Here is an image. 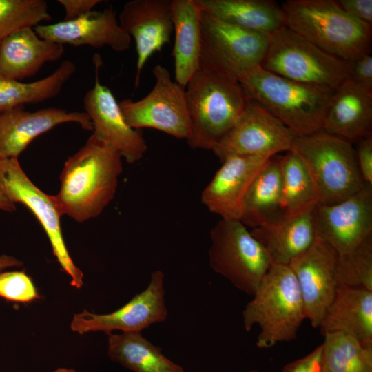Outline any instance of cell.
Returning <instances> with one entry per match:
<instances>
[{"instance_id": "cell-1", "label": "cell", "mask_w": 372, "mask_h": 372, "mask_svg": "<svg viewBox=\"0 0 372 372\" xmlns=\"http://www.w3.org/2000/svg\"><path fill=\"white\" fill-rule=\"evenodd\" d=\"M122 159L115 149L92 134L65 162L59 192L52 196L60 214L79 223L99 216L115 196Z\"/></svg>"}, {"instance_id": "cell-2", "label": "cell", "mask_w": 372, "mask_h": 372, "mask_svg": "<svg viewBox=\"0 0 372 372\" xmlns=\"http://www.w3.org/2000/svg\"><path fill=\"white\" fill-rule=\"evenodd\" d=\"M238 80L249 99L262 105L296 136L322 130L335 91L283 78L260 65L241 73Z\"/></svg>"}, {"instance_id": "cell-3", "label": "cell", "mask_w": 372, "mask_h": 372, "mask_svg": "<svg viewBox=\"0 0 372 372\" xmlns=\"http://www.w3.org/2000/svg\"><path fill=\"white\" fill-rule=\"evenodd\" d=\"M193 149L211 150L237 122L248 102L238 80L199 69L185 87Z\"/></svg>"}, {"instance_id": "cell-4", "label": "cell", "mask_w": 372, "mask_h": 372, "mask_svg": "<svg viewBox=\"0 0 372 372\" xmlns=\"http://www.w3.org/2000/svg\"><path fill=\"white\" fill-rule=\"evenodd\" d=\"M285 26L327 53L345 61L371 52V26L334 0H287Z\"/></svg>"}, {"instance_id": "cell-5", "label": "cell", "mask_w": 372, "mask_h": 372, "mask_svg": "<svg viewBox=\"0 0 372 372\" xmlns=\"http://www.w3.org/2000/svg\"><path fill=\"white\" fill-rule=\"evenodd\" d=\"M252 296L242 311L243 325L247 331L259 326L258 348L296 338L306 316L296 279L288 265L272 264Z\"/></svg>"}, {"instance_id": "cell-6", "label": "cell", "mask_w": 372, "mask_h": 372, "mask_svg": "<svg viewBox=\"0 0 372 372\" xmlns=\"http://www.w3.org/2000/svg\"><path fill=\"white\" fill-rule=\"evenodd\" d=\"M291 150L308 167L316 184L319 203L341 202L366 185L360 174L353 143L323 130L296 136Z\"/></svg>"}, {"instance_id": "cell-7", "label": "cell", "mask_w": 372, "mask_h": 372, "mask_svg": "<svg viewBox=\"0 0 372 372\" xmlns=\"http://www.w3.org/2000/svg\"><path fill=\"white\" fill-rule=\"evenodd\" d=\"M260 65L293 81L333 89L348 78L347 61L327 53L286 26L269 35Z\"/></svg>"}, {"instance_id": "cell-8", "label": "cell", "mask_w": 372, "mask_h": 372, "mask_svg": "<svg viewBox=\"0 0 372 372\" xmlns=\"http://www.w3.org/2000/svg\"><path fill=\"white\" fill-rule=\"evenodd\" d=\"M211 269L235 287L252 296L272 265L263 246L240 220H220L210 232Z\"/></svg>"}, {"instance_id": "cell-9", "label": "cell", "mask_w": 372, "mask_h": 372, "mask_svg": "<svg viewBox=\"0 0 372 372\" xmlns=\"http://www.w3.org/2000/svg\"><path fill=\"white\" fill-rule=\"evenodd\" d=\"M200 68L235 77L260 64L269 35L251 32L202 10Z\"/></svg>"}, {"instance_id": "cell-10", "label": "cell", "mask_w": 372, "mask_h": 372, "mask_svg": "<svg viewBox=\"0 0 372 372\" xmlns=\"http://www.w3.org/2000/svg\"><path fill=\"white\" fill-rule=\"evenodd\" d=\"M0 191L12 203L26 206L44 229L61 269L76 289L83 285V273L67 249L61 227L60 214L52 196L39 189L28 177L18 158H0Z\"/></svg>"}, {"instance_id": "cell-11", "label": "cell", "mask_w": 372, "mask_h": 372, "mask_svg": "<svg viewBox=\"0 0 372 372\" xmlns=\"http://www.w3.org/2000/svg\"><path fill=\"white\" fill-rule=\"evenodd\" d=\"M155 84L143 99L118 103L127 124L134 129L152 128L179 139H187L190 121L185 88L173 81L161 65L152 69Z\"/></svg>"}, {"instance_id": "cell-12", "label": "cell", "mask_w": 372, "mask_h": 372, "mask_svg": "<svg viewBox=\"0 0 372 372\" xmlns=\"http://www.w3.org/2000/svg\"><path fill=\"white\" fill-rule=\"evenodd\" d=\"M296 137L266 107L249 99L237 122L211 151L221 161L235 155L271 158L291 150Z\"/></svg>"}, {"instance_id": "cell-13", "label": "cell", "mask_w": 372, "mask_h": 372, "mask_svg": "<svg viewBox=\"0 0 372 372\" xmlns=\"http://www.w3.org/2000/svg\"><path fill=\"white\" fill-rule=\"evenodd\" d=\"M164 280L162 271H154L145 289L112 313L97 314L83 309L74 314L71 330L81 335L93 331L108 335L115 330L141 332L154 324L164 322L168 314Z\"/></svg>"}, {"instance_id": "cell-14", "label": "cell", "mask_w": 372, "mask_h": 372, "mask_svg": "<svg viewBox=\"0 0 372 372\" xmlns=\"http://www.w3.org/2000/svg\"><path fill=\"white\" fill-rule=\"evenodd\" d=\"M339 255L317 237L312 245L289 264L296 279L306 319L319 328L335 296L338 281Z\"/></svg>"}, {"instance_id": "cell-15", "label": "cell", "mask_w": 372, "mask_h": 372, "mask_svg": "<svg viewBox=\"0 0 372 372\" xmlns=\"http://www.w3.org/2000/svg\"><path fill=\"white\" fill-rule=\"evenodd\" d=\"M317 237L339 256L354 251L372 238V188L365 186L349 198L315 207Z\"/></svg>"}, {"instance_id": "cell-16", "label": "cell", "mask_w": 372, "mask_h": 372, "mask_svg": "<svg viewBox=\"0 0 372 372\" xmlns=\"http://www.w3.org/2000/svg\"><path fill=\"white\" fill-rule=\"evenodd\" d=\"M98 63L94 85L83 99L85 112L92 124V134L115 149L128 163H136L147 151L146 141L141 130L127 124L112 91L99 82Z\"/></svg>"}, {"instance_id": "cell-17", "label": "cell", "mask_w": 372, "mask_h": 372, "mask_svg": "<svg viewBox=\"0 0 372 372\" xmlns=\"http://www.w3.org/2000/svg\"><path fill=\"white\" fill-rule=\"evenodd\" d=\"M172 0H132L118 16L121 28L134 39L137 54L135 86L150 58L170 41L174 31Z\"/></svg>"}, {"instance_id": "cell-18", "label": "cell", "mask_w": 372, "mask_h": 372, "mask_svg": "<svg viewBox=\"0 0 372 372\" xmlns=\"http://www.w3.org/2000/svg\"><path fill=\"white\" fill-rule=\"evenodd\" d=\"M270 158L229 156L222 161L201 194V203L223 220H240L247 191Z\"/></svg>"}, {"instance_id": "cell-19", "label": "cell", "mask_w": 372, "mask_h": 372, "mask_svg": "<svg viewBox=\"0 0 372 372\" xmlns=\"http://www.w3.org/2000/svg\"><path fill=\"white\" fill-rule=\"evenodd\" d=\"M41 39L61 45L108 46L116 52L130 47L131 37L121 28L116 12L110 6L102 11H91L71 21H62L34 28Z\"/></svg>"}, {"instance_id": "cell-20", "label": "cell", "mask_w": 372, "mask_h": 372, "mask_svg": "<svg viewBox=\"0 0 372 372\" xmlns=\"http://www.w3.org/2000/svg\"><path fill=\"white\" fill-rule=\"evenodd\" d=\"M65 123H75L85 130H93L85 112H69L56 107L29 112L20 105L1 113L0 158H18L35 138Z\"/></svg>"}, {"instance_id": "cell-21", "label": "cell", "mask_w": 372, "mask_h": 372, "mask_svg": "<svg viewBox=\"0 0 372 372\" xmlns=\"http://www.w3.org/2000/svg\"><path fill=\"white\" fill-rule=\"evenodd\" d=\"M372 92L347 79L336 89L322 130L351 143L371 136Z\"/></svg>"}, {"instance_id": "cell-22", "label": "cell", "mask_w": 372, "mask_h": 372, "mask_svg": "<svg viewBox=\"0 0 372 372\" xmlns=\"http://www.w3.org/2000/svg\"><path fill=\"white\" fill-rule=\"evenodd\" d=\"M63 45L40 38L33 28L19 30L0 43V76L22 81L36 74L42 66L59 60Z\"/></svg>"}, {"instance_id": "cell-23", "label": "cell", "mask_w": 372, "mask_h": 372, "mask_svg": "<svg viewBox=\"0 0 372 372\" xmlns=\"http://www.w3.org/2000/svg\"><path fill=\"white\" fill-rule=\"evenodd\" d=\"M314 210L284 214L270 224L250 230L268 253L272 264L289 265L312 245L317 238Z\"/></svg>"}, {"instance_id": "cell-24", "label": "cell", "mask_w": 372, "mask_h": 372, "mask_svg": "<svg viewBox=\"0 0 372 372\" xmlns=\"http://www.w3.org/2000/svg\"><path fill=\"white\" fill-rule=\"evenodd\" d=\"M319 328L322 335L343 333L372 346V291L339 285Z\"/></svg>"}, {"instance_id": "cell-25", "label": "cell", "mask_w": 372, "mask_h": 372, "mask_svg": "<svg viewBox=\"0 0 372 372\" xmlns=\"http://www.w3.org/2000/svg\"><path fill=\"white\" fill-rule=\"evenodd\" d=\"M175 81L185 88L200 68L202 10L196 0H172Z\"/></svg>"}, {"instance_id": "cell-26", "label": "cell", "mask_w": 372, "mask_h": 372, "mask_svg": "<svg viewBox=\"0 0 372 372\" xmlns=\"http://www.w3.org/2000/svg\"><path fill=\"white\" fill-rule=\"evenodd\" d=\"M280 161V156L271 157L247 191L240 222L247 228L265 226L285 214Z\"/></svg>"}, {"instance_id": "cell-27", "label": "cell", "mask_w": 372, "mask_h": 372, "mask_svg": "<svg viewBox=\"0 0 372 372\" xmlns=\"http://www.w3.org/2000/svg\"><path fill=\"white\" fill-rule=\"evenodd\" d=\"M201 10L243 29L269 35L285 26L283 10L269 0H196Z\"/></svg>"}, {"instance_id": "cell-28", "label": "cell", "mask_w": 372, "mask_h": 372, "mask_svg": "<svg viewBox=\"0 0 372 372\" xmlns=\"http://www.w3.org/2000/svg\"><path fill=\"white\" fill-rule=\"evenodd\" d=\"M107 353L112 361L133 372H185L141 332L108 334Z\"/></svg>"}, {"instance_id": "cell-29", "label": "cell", "mask_w": 372, "mask_h": 372, "mask_svg": "<svg viewBox=\"0 0 372 372\" xmlns=\"http://www.w3.org/2000/svg\"><path fill=\"white\" fill-rule=\"evenodd\" d=\"M76 70L74 62L65 60L49 76L31 83L0 76V114L17 106L55 97Z\"/></svg>"}, {"instance_id": "cell-30", "label": "cell", "mask_w": 372, "mask_h": 372, "mask_svg": "<svg viewBox=\"0 0 372 372\" xmlns=\"http://www.w3.org/2000/svg\"><path fill=\"white\" fill-rule=\"evenodd\" d=\"M280 165L285 214L296 215L314 209L319 203V196L303 159L290 150L280 157Z\"/></svg>"}, {"instance_id": "cell-31", "label": "cell", "mask_w": 372, "mask_h": 372, "mask_svg": "<svg viewBox=\"0 0 372 372\" xmlns=\"http://www.w3.org/2000/svg\"><path fill=\"white\" fill-rule=\"evenodd\" d=\"M323 335V372H372V346L343 333Z\"/></svg>"}, {"instance_id": "cell-32", "label": "cell", "mask_w": 372, "mask_h": 372, "mask_svg": "<svg viewBox=\"0 0 372 372\" xmlns=\"http://www.w3.org/2000/svg\"><path fill=\"white\" fill-rule=\"evenodd\" d=\"M51 19L43 0H0V41L12 33Z\"/></svg>"}, {"instance_id": "cell-33", "label": "cell", "mask_w": 372, "mask_h": 372, "mask_svg": "<svg viewBox=\"0 0 372 372\" xmlns=\"http://www.w3.org/2000/svg\"><path fill=\"white\" fill-rule=\"evenodd\" d=\"M339 285L372 291V238L352 253L339 256Z\"/></svg>"}, {"instance_id": "cell-34", "label": "cell", "mask_w": 372, "mask_h": 372, "mask_svg": "<svg viewBox=\"0 0 372 372\" xmlns=\"http://www.w3.org/2000/svg\"><path fill=\"white\" fill-rule=\"evenodd\" d=\"M0 298L10 302L29 303L40 295L32 278L23 271L0 272Z\"/></svg>"}, {"instance_id": "cell-35", "label": "cell", "mask_w": 372, "mask_h": 372, "mask_svg": "<svg viewBox=\"0 0 372 372\" xmlns=\"http://www.w3.org/2000/svg\"><path fill=\"white\" fill-rule=\"evenodd\" d=\"M348 79L372 92V56L371 52L358 56L347 61Z\"/></svg>"}, {"instance_id": "cell-36", "label": "cell", "mask_w": 372, "mask_h": 372, "mask_svg": "<svg viewBox=\"0 0 372 372\" xmlns=\"http://www.w3.org/2000/svg\"><path fill=\"white\" fill-rule=\"evenodd\" d=\"M355 143V159L360 174L365 185L372 188V135Z\"/></svg>"}, {"instance_id": "cell-37", "label": "cell", "mask_w": 372, "mask_h": 372, "mask_svg": "<svg viewBox=\"0 0 372 372\" xmlns=\"http://www.w3.org/2000/svg\"><path fill=\"white\" fill-rule=\"evenodd\" d=\"M282 372H323L322 345L317 347L306 356L287 364Z\"/></svg>"}, {"instance_id": "cell-38", "label": "cell", "mask_w": 372, "mask_h": 372, "mask_svg": "<svg viewBox=\"0 0 372 372\" xmlns=\"http://www.w3.org/2000/svg\"><path fill=\"white\" fill-rule=\"evenodd\" d=\"M337 2L346 12L371 26V0H339Z\"/></svg>"}, {"instance_id": "cell-39", "label": "cell", "mask_w": 372, "mask_h": 372, "mask_svg": "<svg viewBox=\"0 0 372 372\" xmlns=\"http://www.w3.org/2000/svg\"><path fill=\"white\" fill-rule=\"evenodd\" d=\"M101 0H59L65 10V17L63 21H71L85 14L101 3Z\"/></svg>"}, {"instance_id": "cell-40", "label": "cell", "mask_w": 372, "mask_h": 372, "mask_svg": "<svg viewBox=\"0 0 372 372\" xmlns=\"http://www.w3.org/2000/svg\"><path fill=\"white\" fill-rule=\"evenodd\" d=\"M23 262L13 256L3 254L0 256V272L8 268L19 267Z\"/></svg>"}, {"instance_id": "cell-41", "label": "cell", "mask_w": 372, "mask_h": 372, "mask_svg": "<svg viewBox=\"0 0 372 372\" xmlns=\"http://www.w3.org/2000/svg\"><path fill=\"white\" fill-rule=\"evenodd\" d=\"M16 204L10 201L0 191V210L8 212H13L16 210Z\"/></svg>"}, {"instance_id": "cell-42", "label": "cell", "mask_w": 372, "mask_h": 372, "mask_svg": "<svg viewBox=\"0 0 372 372\" xmlns=\"http://www.w3.org/2000/svg\"><path fill=\"white\" fill-rule=\"evenodd\" d=\"M51 372H82V371H78L74 369H70V368L59 367Z\"/></svg>"}, {"instance_id": "cell-43", "label": "cell", "mask_w": 372, "mask_h": 372, "mask_svg": "<svg viewBox=\"0 0 372 372\" xmlns=\"http://www.w3.org/2000/svg\"><path fill=\"white\" fill-rule=\"evenodd\" d=\"M247 372H260V371H258V370H254L253 369V370H250V371H249Z\"/></svg>"}, {"instance_id": "cell-44", "label": "cell", "mask_w": 372, "mask_h": 372, "mask_svg": "<svg viewBox=\"0 0 372 372\" xmlns=\"http://www.w3.org/2000/svg\"><path fill=\"white\" fill-rule=\"evenodd\" d=\"M18 372H21V371H18Z\"/></svg>"}, {"instance_id": "cell-45", "label": "cell", "mask_w": 372, "mask_h": 372, "mask_svg": "<svg viewBox=\"0 0 372 372\" xmlns=\"http://www.w3.org/2000/svg\"><path fill=\"white\" fill-rule=\"evenodd\" d=\"M0 43H1V41H0Z\"/></svg>"}]
</instances>
